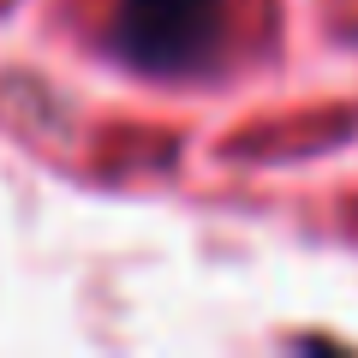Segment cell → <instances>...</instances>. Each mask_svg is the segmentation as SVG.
Wrapping results in <instances>:
<instances>
[{
  "label": "cell",
  "instance_id": "6da1fadb",
  "mask_svg": "<svg viewBox=\"0 0 358 358\" xmlns=\"http://www.w3.org/2000/svg\"><path fill=\"white\" fill-rule=\"evenodd\" d=\"M102 42L143 78L209 72L227 42V0H114Z\"/></svg>",
  "mask_w": 358,
  "mask_h": 358
}]
</instances>
